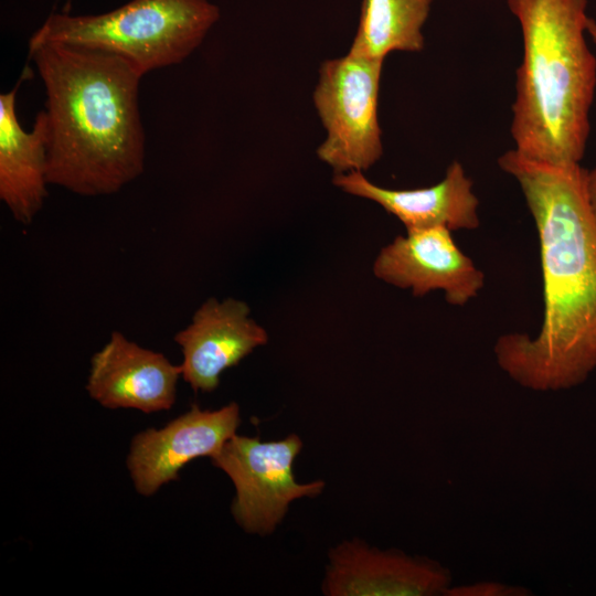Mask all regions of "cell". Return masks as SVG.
<instances>
[{
	"mask_svg": "<svg viewBox=\"0 0 596 596\" xmlns=\"http://www.w3.org/2000/svg\"><path fill=\"white\" fill-rule=\"evenodd\" d=\"M498 164L519 183L535 223L544 313L535 337L502 334L494 355L523 387L567 390L596 369V227L586 170L531 160L515 149L501 155Z\"/></svg>",
	"mask_w": 596,
	"mask_h": 596,
	"instance_id": "1",
	"label": "cell"
},
{
	"mask_svg": "<svg viewBox=\"0 0 596 596\" xmlns=\"http://www.w3.org/2000/svg\"><path fill=\"white\" fill-rule=\"evenodd\" d=\"M46 94L47 182L84 196L118 192L145 168L140 74L124 58L63 43L29 45Z\"/></svg>",
	"mask_w": 596,
	"mask_h": 596,
	"instance_id": "2",
	"label": "cell"
},
{
	"mask_svg": "<svg viewBox=\"0 0 596 596\" xmlns=\"http://www.w3.org/2000/svg\"><path fill=\"white\" fill-rule=\"evenodd\" d=\"M523 36L511 135L522 156L579 164L589 134L596 58L586 36L587 0H508Z\"/></svg>",
	"mask_w": 596,
	"mask_h": 596,
	"instance_id": "3",
	"label": "cell"
},
{
	"mask_svg": "<svg viewBox=\"0 0 596 596\" xmlns=\"http://www.w3.org/2000/svg\"><path fill=\"white\" fill-rule=\"evenodd\" d=\"M220 18L209 0H131L106 13H52L29 45L63 43L115 54L145 75L183 62Z\"/></svg>",
	"mask_w": 596,
	"mask_h": 596,
	"instance_id": "4",
	"label": "cell"
},
{
	"mask_svg": "<svg viewBox=\"0 0 596 596\" xmlns=\"http://www.w3.org/2000/svg\"><path fill=\"white\" fill-rule=\"evenodd\" d=\"M383 62L348 53L320 66L313 104L327 138L317 156L334 173L368 170L383 153L377 117Z\"/></svg>",
	"mask_w": 596,
	"mask_h": 596,
	"instance_id": "5",
	"label": "cell"
},
{
	"mask_svg": "<svg viewBox=\"0 0 596 596\" xmlns=\"http://www.w3.org/2000/svg\"><path fill=\"white\" fill-rule=\"evenodd\" d=\"M301 447L296 434L276 441L235 434L211 458L233 481L232 513L246 532L272 533L291 501L322 492L323 481L298 483L295 480L292 464Z\"/></svg>",
	"mask_w": 596,
	"mask_h": 596,
	"instance_id": "6",
	"label": "cell"
},
{
	"mask_svg": "<svg viewBox=\"0 0 596 596\" xmlns=\"http://www.w3.org/2000/svg\"><path fill=\"white\" fill-rule=\"evenodd\" d=\"M374 275L415 297L441 290L448 304L462 307L485 286V274L455 243L446 227L407 230L384 246Z\"/></svg>",
	"mask_w": 596,
	"mask_h": 596,
	"instance_id": "7",
	"label": "cell"
},
{
	"mask_svg": "<svg viewBox=\"0 0 596 596\" xmlns=\"http://www.w3.org/2000/svg\"><path fill=\"white\" fill-rule=\"evenodd\" d=\"M240 407L231 403L215 411L193 405L161 429L137 434L130 445L127 466L136 490L151 496L177 479L179 470L199 457H214L235 435Z\"/></svg>",
	"mask_w": 596,
	"mask_h": 596,
	"instance_id": "8",
	"label": "cell"
},
{
	"mask_svg": "<svg viewBox=\"0 0 596 596\" xmlns=\"http://www.w3.org/2000/svg\"><path fill=\"white\" fill-rule=\"evenodd\" d=\"M248 305L227 298L205 300L190 324L175 333L183 361V380L196 392H211L221 373L238 364L253 350L267 342L266 330L251 318Z\"/></svg>",
	"mask_w": 596,
	"mask_h": 596,
	"instance_id": "9",
	"label": "cell"
},
{
	"mask_svg": "<svg viewBox=\"0 0 596 596\" xmlns=\"http://www.w3.org/2000/svg\"><path fill=\"white\" fill-rule=\"evenodd\" d=\"M323 594L330 596L445 595L451 577L439 563L396 550L345 541L330 553Z\"/></svg>",
	"mask_w": 596,
	"mask_h": 596,
	"instance_id": "10",
	"label": "cell"
},
{
	"mask_svg": "<svg viewBox=\"0 0 596 596\" xmlns=\"http://www.w3.org/2000/svg\"><path fill=\"white\" fill-rule=\"evenodd\" d=\"M180 375V366L162 353L114 331L92 356L86 390L104 407L153 413L172 407Z\"/></svg>",
	"mask_w": 596,
	"mask_h": 596,
	"instance_id": "11",
	"label": "cell"
},
{
	"mask_svg": "<svg viewBox=\"0 0 596 596\" xmlns=\"http://www.w3.org/2000/svg\"><path fill=\"white\" fill-rule=\"evenodd\" d=\"M333 184L342 191L371 200L396 216L407 230L446 227L476 230L480 225L479 201L462 164L454 161L435 185L392 190L369 181L361 171L334 173Z\"/></svg>",
	"mask_w": 596,
	"mask_h": 596,
	"instance_id": "12",
	"label": "cell"
},
{
	"mask_svg": "<svg viewBox=\"0 0 596 596\" xmlns=\"http://www.w3.org/2000/svg\"><path fill=\"white\" fill-rule=\"evenodd\" d=\"M17 91L0 95V199L18 222L30 224L47 195L49 125L41 110L32 130L23 129Z\"/></svg>",
	"mask_w": 596,
	"mask_h": 596,
	"instance_id": "13",
	"label": "cell"
},
{
	"mask_svg": "<svg viewBox=\"0 0 596 596\" xmlns=\"http://www.w3.org/2000/svg\"><path fill=\"white\" fill-rule=\"evenodd\" d=\"M433 0H362L361 14L349 54L382 58L393 51L424 49L423 25Z\"/></svg>",
	"mask_w": 596,
	"mask_h": 596,
	"instance_id": "14",
	"label": "cell"
},
{
	"mask_svg": "<svg viewBox=\"0 0 596 596\" xmlns=\"http://www.w3.org/2000/svg\"><path fill=\"white\" fill-rule=\"evenodd\" d=\"M530 594L528 589L508 586L500 583H476L467 586L448 588L445 595L450 596H522Z\"/></svg>",
	"mask_w": 596,
	"mask_h": 596,
	"instance_id": "15",
	"label": "cell"
},
{
	"mask_svg": "<svg viewBox=\"0 0 596 596\" xmlns=\"http://www.w3.org/2000/svg\"><path fill=\"white\" fill-rule=\"evenodd\" d=\"M585 190L589 211L596 227V167L592 170H586Z\"/></svg>",
	"mask_w": 596,
	"mask_h": 596,
	"instance_id": "16",
	"label": "cell"
},
{
	"mask_svg": "<svg viewBox=\"0 0 596 596\" xmlns=\"http://www.w3.org/2000/svg\"><path fill=\"white\" fill-rule=\"evenodd\" d=\"M587 34L592 38L593 42L596 44V21L592 18H588V21H587Z\"/></svg>",
	"mask_w": 596,
	"mask_h": 596,
	"instance_id": "17",
	"label": "cell"
}]
</instances>
